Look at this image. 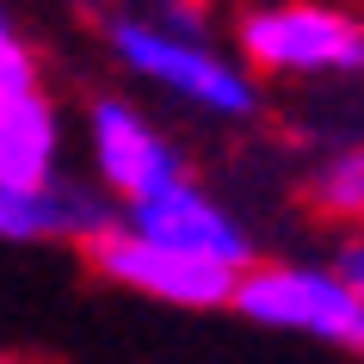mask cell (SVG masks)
Instances as JSON below:
<instances>
[{"instance_id": "6da1fadb", "label": "cell", "mask_w": 364, "mask_h": 364, "mask_svg": "<svg viewBox=\"0 0 364 364\" xmlns=\"http://www.w3.org/2000/svg\"><path fill=\"white\" fill-rule=\"evenodd\" d=\"M105 50L124 75H136L142 87H161L167 99H179L186 112L216 117V124H253L259 117V75L247 62L223 56L198 19L142 6V13H112L105 19Z\"/></svg>"}, {"instance_id": "7a4b0ae2", "label": "cell", "mask_w": 364, "mask_h": 364, "mask_svg": "<svg viewBox=\"0 0 364 364\" xmlns=\"http://www.w3.org/2000/svg\"><path fill=\"white\" fill-rule=\"evenodd\" d=\"M229 309L266 333H296V340L333 346L364 358V290L346 278V266H315V259H247L235 272Z\"/></svg>"}, {"instance_id": "3957f363", "label": "cell", "mask_w": 364, "mask_h": 364, "mask_svg": "<svg viewBox=\"0 0 364 364\" xmlns=\"http://www.w3.org/2000/svg\"><path fill=\"white\" fill-rule=\"evenodd\" d=\"M235 50L259 80H364V13L327 0L247 6Z\"/></svg>"}, {"instance_id": "277c9868", "label": "cell", "mask_w": 364, "mask_h": 364, "mask_svg": "<svg viewBox=\"0 0 364 364\" xmlns=\"http://www.w3.org/2000/svg\"><path fill=\"white\" fill-rule=\"evenodd\" d=\"M87 259L105 284L130 290L142 303H161V309H186V315H210V309H229V290H235V266H216L204 253H186V247H167V241H149L136 235L130 223H112L87 241Z\"/></svg>"}, {"instance_id": "5b68a950", "label": "cell", "mask_w": 364, "mask_h": 364, "mask_svg": "<svg viewBox=\"0 0 364 364\" xmlns=\"http://www.w3.org/2000/svg\"><path fill=\"white\" fill-rule=\"evenodd\" d=\"M87 161H93V179L117 204H130V198H149L161 192L167 179H179L186 167V154L173 142L149 112H136L130 99H87Z\"/></svg>"}, {"instance_id": "8992f818", "label": "cell", "mask_w": 364, "mask_h": 364, "mask_svg": "<svg viewBox=\"0 0 364 364\" xmlns=\"http://www.w3.org/2000/svg\"><path fill=\"white\" fill-rule=\"evenodd\" d=\"M117 223H130V229L149 235V241H167V247L204 253V259L235 266V272L247 266V259H259L247 223H241V216H235L229 204L210 192V186H198L192 173L167 179V186H161V192H149V198L117 204Z\"/></svg>"}, {"instance_id": "52a82bcc", "label": "cell", "mask_w": 364, "mask_h": 364, "mask_svg": "<svg viewBox=\"0 0 364 364\" xmlns=\"http://www.w3.org/2000/svg\"><path fill=\"white\" fill-rule=\"evenodd\" d=\"M117 223V198L99 179L62 173L43 192H0V241H62V247H87L99 229Z\"/></svg>"}, {"instance_id": "ba28073f", "label": "cell", "mask_w": 364, "mask_h": 364, "mask_svg": "<svg viewBox=\"0 0 364 364\" xmlns=\"http://www.w3.org/2000/svg\"><path fill=\"white\" fill-rule=\"evenodd\" d=\"M68 124L56 99L31 87L19 99H0V192H43L68 173Z\"/></svg>"}, {"instance_id": "9c48e42d", "label": "cell", "mask_w": 364, "mask_h": 364, "mask_svg": "<svg viewBox=\"0 0 364 364\" xmlns=\"http://www.w3.org/2000/svg\"><path fill=\"white\" fill-rule=\"evenodd\" d=\"M303 210L321 223V229L340 235H364V136H346L303 173Z\"/></svg>"}, {"instance_id": "30bf717a", "label": "cell", "mask_w": 364, "mask_h": 364, "mask_svg": "<svg viewBox=\"0 0 364 364\" xmlns=\"http://www.w3.org/2000/svg\"><path fill=\"white\" fill-rule=\"evenodd\" d=\"M31 87H43V62L31 50V38L0 13V99H19Z\"/></svg>"}, {"instance_id": "8fae6325", "label": "cell", "mask_w": 364, "mask_h": 364, "mask_svg": "<svg viewBox=\"0 0 364 364\" xmlns=\"http://www.w3.org/2000/svg\"><path fill=\"white\" fill-rule=\"evenodd\" d=\"M340 266H346V278L364 290V235H346V247H340Z\"/></svg>"}, {"instance_id": "7c38bea8", "label": "cell", "mask_w": 364, "mask_h": 364, "mask_svg": "<svg viewBox=\"0 0 364 364\" xmlns=\"http://www.w3.org/2000/svg\"><path fill=\"white\" fill-rule=\"evenodd\" d=\"M0 364H31V358H19V352H0Z\"/></svg>"}]
</instances>
